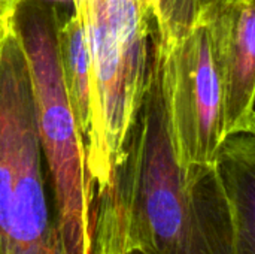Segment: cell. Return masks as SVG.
I'll return each mask as SVG.
<instances>
[{
  "instance_id": "obj_1",
  "label": "cell",
  "mask_w": 255,
  "mask_h": 254,
  "mask_svg": "<svg viewBox=\"0 0 255 254\" xmlns=\"http://www.w3.org/2000/svg\"><path fill=\"white\" fill-rule=\"evenodd\" d=\"M232 231L217 163L185 169L178 160L155 24L142 105L108 184L90 196L88 254H230Z\"/></svg>"
},
{
  "instance_id": "obj_11",
  "label": "cell",
  "mask_w": 255,
  "mask_h": 254,
  "mask_svg": "<svg viewBox=\"0 0 255 254\" xmlns=\"http://www.w3.org/2000/svg\"><path fill=\"white\" fill-rule=\"evenodd\" d=\"M121 254H146V253H145V252H142V250H139V249H130V250L123 252Z\"/></svg>"
},
{
  "instance_id": "obj_4",
  "label": "cell",
  "mask_w": 255,
  "mask_h": 254,
  "mask_svg": "<svg viewBox=\"0 0 255 254\" xmlns=\"http://www.w3.org/2000/svg\"><path fill=\"white\" fill-rule=\"evenodd\" d=\"M43 163L28 66L13 27L0 54V254H64Z\"/></svg>"
},
{
  "instance_id": "obj_9",
  "label": "cell",
  "mask_w": 255,
  "mask_h": 254,
  "mask_svg": "<svg viewBox=\"0 0 255 254\" xmlns=\"http://www.w3.org/2000/svg\"><path fill=\"white\" fill-rule=\"evenodd\" d=\"M25 0H0V21L13 24V19Z\"/></svg>"
},
{
  "instance_id": "obj_5",
  "label": "cell",
  "mask_w": 255,
  "mask_h": 254,
  "mask_svg": "<svg viewBox=\"0 0 255 254\" xmlns=\"http://www.w3.org/2000/svg\"><path fill=\"white\" fill-rule=\"evenodd\" d=\"M206 19L173 31L157 25L170 133L185 169L215 165L226 139L224 93Z\"/></svg>"
},
{
  "instance_id": "obj_2",
  "label": "cell",
  "mask_w": 255,
  "mask_h": 254,
  "mask_svg": "<svg viewBox=\"0 0 255 254\" xmlns=\"http://www.w3.org/2000/svg\"><path fill=\"white\" fill-rule=\"evenodd\" d=\"M81 15L93 96L87 144L90 196L118 163L142 105L157 24L154 0H72Z\"/></svg>"
},
{
  "instance_id": "obj_6",
  "label": "cell",
  "mask_w": 255,
  "mask_h": 254,
  "mask_svg": "<svg viewBox=\"0 0 255 254\" xmlns=\"http://www.w3.org/2000/svg\"><path fill=\"white\" fill-rule=\"evenodd\" d=\"M206 21L224 93L226 138L255 135V0H221Z\"/></svg>"
},
{
  "instance_id": "obj_8",
  "label": "cell",
  "mask_w": 255,
  "mask_h": 254,
  "mask_svg": "<svg viewBox=\"0 0 255 254\" xmlns=\"http://www.w3.org/2000/svg\"><path fill=\"white\" fill-rule=\"evenodd\" d=\"M57 43L64 87L87 148L93 124L90 54L84 24L76 9L58 24Z\"/></svg>"
},
{
  "instance_id": "obj_12",
  "label": "cell",
  "mask_w": 255,
  "mask_h": 254,
  "mask_svg": "<svg viewBox=\"0 0 255 254\" xmlns=\"http://www.w3.org/2000/svg\"><path fill=\"white\" fill-rule=\"evenodd\" d=\"M217 1H221V0H217Z\"/></svg>"
},
{
  "instance_id": "obj_3",
  "label": "cell",
  "mask_w": 255,
  "mask_h": 254,
  "mask_svg": "<svg viewBox=\"0 0 255 254\" xmlns=\"http://www.w3.org/2000/svg\"><path fill=\"white\" fill-rule=\"evenodd\" d=\"M58 15L43 0H25L13 27L25 54L36 127L54 196V222L64 254H88L87 148L69 100L60 57Z\"/></svg>"
},
{
  "instance_id": "obj_7",
  "label": "cell",
  "mask_w": 255,
  "mask_h": 254,
  "mask_svg": "<svg viewBox=\"0 0 255 254\" xmlns=\"http://www.w3.org/2000/svg\"><path fill=\"white\" fill-rule=\"evenodd\" d=\"M217 168L232 213L230 254H255V135L227 136Z\"/></svg>"
},
{
  "instance_id": "obj_10",
  "label": "cell",
  "mask_w": 255,
  "mask_h": 254,
  "mask_svg": "<svg viewBox=\"0 0 255 254\" xmlns=\"http://www.w3.org/2000/svg\"><path fill=\"white\" fill-rule=\"evenodd\" d=\"M12 28H13V24H4V22L0 21V54H1V51H3L4 42H6L9 33L12 31Z\"/></svg>"
}]
</instances>
